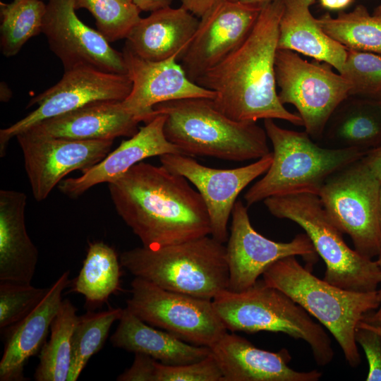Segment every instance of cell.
<instances>
[{
    "instance_id": "1",
    "label": "cell",
    "mask_w": 381,
    "mask_h": 381,
    "mask_svg": "<svg viewBox=\"0 0 381 381\" xmlns=\"http://www.w3.org/2000/svg\"><path fill=\"white\" fill-rule=\"evenodd\" d=\"M118 214L143 246L159 248L211 234L202 198L181 175L140 162L108 183Z\"/></svg>"
},
{
    "instance_id": "2",
    "label": "cell",
    "mask_w": 381,
    "mask_h": 381,
    "mask_svg": "<svg viewBox=\"0 0 381 381\" xmlns=\"http://www.w3.org/2000/svg\"><path fill=\"white\" fill-rule=\"evenodd\" d=\"M283 0L265 5L246 40L196 83L215 93L217 109L236 121L282 119L303 126L278 96L274 63Z\"/></svg>"
},
{
    "instance_id": "3",
    "label": "cell",
    "mask_w": 381,
    "mask_h": 381,
    "mask_svg": "<svg viewBox=\"0 0 381 381\" xmlns=\"http://www.w3.org/2000/svg\"><path fill=\"white\" fill-rule=\"evenodd\" d=\"M166 116L167 139L185 155L243 162L270 152L265 128L254 121H236L214 107L212 99L186 98L157 104Z\"/></svg>"
},
{
    "instance_id": "4",
    "label": "cell",
    "mask_w": 381,
    "mask_h": 381,
    "mask_svg": "<svg viewBox=\"0 0 381 381\" xmlns=\"http://www.w3.org/2000/svg\"><path fill=\"white\" fill-rule=\"evenodd\" d=\"M262 280L315 318L333 335L349 365H359L355 334L358 324L378 308L377 290L360 292L336 286L313 275L295 256L272 263L263 272Z\"/></svg>"
},
{
    "instance_id": "5",
    "label": "cell",
    "mask_w": 381,
    "mask_h": 381,
    "mask_svg": "<svg viewBox=\"0 0 381 381\" xmlns=\"http://www.w3.org/2000/svg\"><path fill=\"white\" fill-rule=\"evenodd\" d=\"M119 260L135 277L168 291L212 300L228 288L226 248L212 236L155 249L137 247Z\"/></svg>"
},
{
    "instance_id": "6",
    "label": "cell",
    "mask_w": 381,
    "mask_h": 381,
    "mask_svg": "<svg viewBox=\"0 0 381 381\" xmlns=\"http://www.w3.org/2000/svg\"><path fill=\"white\" fill-rule=\"evenodd\" d=\"M264 128L273 147V159L265 176L245 193L247 207L273 196L319 195L333 174L366 154L353 148L320 147L306 131L283 128L272 119H264Z\"/></svg>"
},
{
    "instance_id": "7",
    "label": "cell",
    "mask_w": 381,
    "mask_h": 381,
    "mask_svg": "<svg viewBox=\"0 0 381 381\" xmlns=\"http://www.w3.org/2000/svg\"><path fill=\"white\" fill-rule=\"evenodd\" d=\"M212 303L224 326L231 332L284 333L305 341L319 365H326L333 360L331 340L323 327L300 305L263 280H258L240 292L223 290L214 296Z\"/></svg>"
},
{
    "instance_id": "8",
    "label": "cell",
    "mask_w": 381,
    "mask_h": 381,
    "mask_svg": "<svg viewBox=\"0 0 381 381\" xmlns=\"http://www.w3.org/2000/svg\"><path fill=\"white\" fill-rule=\"evenodd\" d=\"M263 202L273 216L294 222L305 231L325 263V281L354 291L377 290L381 271L377 261L347 246L318 195L289 194L270 197Z\"/></svg>"
},
{
    "instance_id": "9",
    "label": "cell",
    "mask_w": 381,
    "mask_h": 381,
    "mask_svg": "<svg viewBox=\"0 0 381 381\" xmlns=\"http://www.w3.org/2000/svg\"><path fill=\"white\" fill-rule=\"evenodd\" d=\"M274 70L281 102L296 108L313 140L322 139L331 116L350 96L349 82L330 65L286 49H277Z\"/></svg>"
},
{
    "instance_id": "10",
    "label": "cell",
    "mask_w": 381,
    "mask_h": 381,
    "mask_svg": "<svg viewBox=\"0 0 381 381\" xmlns=\"http://www.w3.org/2000/svg\"><path fill=\"white\" fill-rule=\"evenodd\" d=\"M361 159L333 174L318 196L332 222L351 237L355 250L373 259L381 250V181Z\"/></svg>"
},
{
    "instance_id": "11",
    "label": "cell",
    "mask_w": 381,
    "mask_h": 381,
    "mask_svg": "<svg viewBox=\"0 0 381 381\" xmlns=\"http://www.w3.org/2000/svg\"><path fill=\"white\" fill-rule=\"evenodd\" d=\"M131 286L126 308L152 327L210 348L227 332L212 300L168 291L139 277Z\"/></svg>"
},
{
    "instance_id": "12",
    "label": "cell",
    "mask_w": 381,
    "mask_h": 381,
    "mask_svg": "<svg viewBox=\"0 0 381 381\" xmlns=\"http://www.w3.org/2000/svg\"><path fill=\"white\" fill-rule=\"evenodd\" d=\"M132 81L127 74L105 72L81 66L64 71L54 86L39 94L28 107L37 108L9 127L0 131V156L9 141L32 126L86 105L104 101H123L130 94Z\"/></svg>"
},
{
    "instance_id": "13",
    "label": "cell",
    "mask_w": 381,
    "mask_h": 381,
    "mask_svg": "<svg viewBox=\"0 0 381 381\" xmlns=\"http://www.w3.org/2000/svg\"><path fill=\"white\" fill-rule=\"evenodd\" d=\"M231 216L226 246L228 290L240 292L250 288L269 266L286 257L300 255L310 267L318 261V255L306 234H299L289 242L268 239L253 227L248 207L240 200L235 202Z\"/></svg>"
},
{
    "instance_id": "14",
    "label": "cell",
    "mask_w": 381,
    "mask_h": 381,
    "mask_svg": "<svg viewBox=\"0 0 381 381\" xmlns=\"http://www.w3.org/2000/svg\"><path fill=\"white\" fill-rule=\"evenodd\" d=\"M75 0H49L42 32L64 71L90 66L105 72L127 74L122 52L114 49L98 31L75 13Z\"/></svg>"
},
{
    "instance_id": "15",
    "label": "cell",
    "mask_w": 381,
    "mask_h": 381,
    "mask_svg": "<svg viewBox=\"0 0 381 381\" xmlns=\"http://www.w3.org/2000/svg\"><path fill=\"white\" fill-rule=\"evenodd\" d=\"M159 157L163 167L183 176L197 188L209 214L210 235L222 243L229 238L227 224L238 195L267 172L273 159L271 152L248 165L223 169L204 166L181 154H164Z\"/></svg>"
},
{
    "instance_id": "16",
    "label": "cell",
    "mask_w": 381,
    "mask_h": 381,
    "mask_svg": "<svg viewBox=\"0 0 381 381\" xmlns=\"http://www.w3.org/2000/svg\"><path fill=\"white\" fill-rule=\"evenodd\" d=\"M16 138L23 154L32 193L37 202L46 199L70 172H83L102 160L109 153L114 141L47 138L26 132Z\"/></svg>"
},
{
    "instance_id": "17",
    "label": "cell",
    "mask_w": 381,
    "mask_h": 381,
    "mask_svg": "<svg viewBox=\"0 0 381 381\" xmlns=\"http://www.w3.org/2000/svg\"><path fill=\"white\" fill-rule=\"evenodd\" d=\"M263 6L219 0L202 17L181 59L193 82L236 49L252 31Z\"/></svg>"
},
{
    "instance_id": "18",
    "label": "cell",
    "mask_w": 381,
    "mask_h": 381,
    "mask_svg": "<svg viewBox=\"0 0 381 381\" xmlns=\"http://www.w3.org/2000/svg\"><path fill=\"white\" fill-rule=\"evenodd\" d=\"M123 55L127 75L132 81L128 96L122 101L123 107L140 122L150 121L158 104L193 97L214 99L215 93L192 81L178 58L152 61L138 57L124 47Z\"/></svg>"
},
{
    "instance_id": "19",
    "label": "cell",
    "mask_w": 381,
    "mask_h": 381,
    "mask_svg": "<svg viewBox=\"0 0 381 381\" xmlns=\"http://www.w3.org/2000/svg\"><path fill=\"white\" fill-rule=\"evenodd\" d=\"M166 116L157 114L139 128L130 139L123 141L113 152L75 178L62 180L59 190L70 198H78L90 188L102 183H111L143 159L164 154H181L182 151L166 138Z\"/></svg>"
},
{
    "instance_id": "20",
    "label": "cell",
    "mask_w": 381,
    "mask_h": 381,
    "mask_svg": "<svg viewBox=\"0 0 381 381\" xmlns=\"http://www.w3.org/2000/svg\"><path fill=\"white\" fill-rule=\"evenodd\" d=\"M210 349L222 374L221 381H318L322 375L317 370L291 368L286 349H261L234 333L226 332Z\"/></svg>"
},
{
    "instance_id": "21",
    "label": "cell",
    "mask_w": 381,
    "mask_h": 381,
    "mask_svg": "<svg viewBox=\"0 0 381 381\" xmlns=\"http://www.w3.org/2000/svg\"><path fill=\"white\" fill-rule=\"evenodd\" d=\"M140 122L126 110L122 101H104L46 119L24 132L77 140H114L120 136L132 137L138 131Z\"/></svg>"
},
{
    "instance_id": "22",
    "label": "cell",
    "mask_w": 381,
    "mask_h": 381,
    "mask_svg": "<svg viewBox=\"0 0 381 381\" xmlns=\"http://www.w3.org/2000/svg\"><path fill=\"white\" fill-rule=\"evenodd\" d=\"M69 271L64 272L39 304L25 318L8 328L0 361L1 381L26 380L23 369L28 359L45 344L51 325L59 311L64 290L69 285Z\"/></svg>"
},
{
    "instance_id": "23",
    "label": "cell",
    "mask_w": 381,
    "mask_h": 381,
    "mask_svg": "<svg viewBox=\"0 0 381 381\" xmlns=\"http://www.w3.org/2000/svg\"><path fill=\"white\" fill-rule=\"evenodd\" d=\"M200 20L189 11L165 7L151 12L133 27L126 46L138 57L152 61L176 56L181 60L198 29Z\"/></svg>"
},
{
    "instance_id": "24",
    "label": "cell",
    "mask_w": 381,
    "mask_h": 381,
    "mask_svg": "<svg viewBox=\"0 0 381 381\" xmlns=\"http://www.w3.org/2000/svg\"><path fill=\"white\" fill-rule=\"evenodd\" d=\"M26 195L0 190V280L31 284L38 250L28 234Z\"/></svg>"
},
{
    "instance_id": "25",
    "label": "cell",
    "mask_w": 381,
    "mask_h": 381,
    "mask_svg": "<svg viewBox=\"0 0 381 381\" xmlns=\"http://www.w3.org/2000/svg\"><path fill=\"white\" fill-rule=\"evenodd\" d=\"M315 0H283L277 49L302 54L341 71L347 49L322 30L310 11Z\"/></svg>"
},
{
    "instance_id": "26",
    "label": "cell",
    "mask_w": 381,
    "mask_h": 381,
    "mask_svg": "<svg viewBox=\"0 0 381 381\" xmlns=\"http://www.w3.org/2000/svg\"><path fill=\"white\" fill-rule=\"evenodd\" d=\"M110 341L114 347L147 355L166 365L198 362L212 353L208 346L187 343L164 330L154 328L127 308H123Z\"/></svg>"
},
{
    "instance_id": "27",
    "label": "cell",
    "mask_w": 381,
    "mask_h": 381,
    "mask_svg": "<svg viewBox=\"0 0 381 381\" xmlns=\"http://www.w3.org/2000/svg\"><path fill=\"white\" fill-rule=\"evenodd\" d=\"M324 134L333 148L367 152L381 146V108L377 100L349 96L332 114Z\"/></svg>"
},
{
    "instance_id": "28",
    "label": "cell",
    "mask_w": 381,
    "mask_h": 381,
    "mask_svg": "<svg viewBox=\"0 0 381 381\" xmlns=\"http://www.w3.org/2000/svg\"><path fill=\"white\" fill-rule=\"evenodd\" d=\"M119 262L111 247L101 241L89 243L83 267L70 291L83 295L89 308L101 306L121 290Z\"/></svg>"
},
{
    "instance_id": "29",
    "label": "cell",
    "mask_w": 381,
    "mask_h": 381,
    "mask_svg": "<svg viewBox=\"0 0 381 381\" xmlns=\"http://www.w3.org/2000/svg\"><path fill=\"white\" fill-rule=\"evenodd\" d=\"M77 310L68 299H63L50 328V338L40 350V363L34 378L37 381H68L72 358V336Z\"/></svg>"
},
{
    "instance_id": "30",
    "label": "cell",
    "mask_w": 381,
    "mask_h": 381,
    "mask_svg": "<svg viewBox=\"0 0 381 381\" xmlns=\"http://www.w3.org/2000/svg\"><path fill=\"white\" fill-rule=\"evenodd\" d=\"M317 19L325 33L347 49L381 55V16L371 15L363 5L337 17L325 13Z\"/></svg>"
},
{
    "instance_id": "31",
    "label": "cell",
    "mask_w": 381,
    "mask_h": 381,
    "mask_svg": "<svg viewBox=\"0 0 381 381\" xmlns=\"http://www.w3.org/2000/svg\"><path fill=\"white\" fill-rule=\"evenodd\" d=\"M47 4L42 0L0 3V47L6 57L17 54L32 37L42 32Z\"/></svg>"
},
{
    "instance_id": "32",
    "label": "cell",
    "mask_w": 381,
    "mask_h": 381,
    "mask_svg": "<svg viewBox=\"0 0 381 381\" xmlns=\"http://www.w3.org/2000/svg\"><path fill=\"white\" fill-rule=\"evenodd\" d=\"M123 308L87 311L78 317L72 336V358L68 381H75L92 356L104 346L111 325L119 320Z\"/></svg>"
},
{
    "instance_id": "33",
    "label": "cell",
    "mask_w": 381,
    "mask_h": 381,
    "mask_svg": "<svg viewBox=\"0 0 381 381\" xmlns=\"http://www.w3.org/2000/svg\"><path fill=\"white\" fill-rule=\"evenodd\" d=\"M134 381H221V370L212 356L184 365H166L143 353H136L129 369Z\"/></svg>"
},
{
    "instance_id": "34",
    "label": "cell",
    "mask_w": 381,
    "mask_h": 381,
    "mask_svg": "<svg viewBox=\"0 0 381 381\" xmlns=\"http://www.w3.org/2000/svg\"><path fill=\"white\" fill-rule=\"evenodd\" d=\"M75 8H85L95 18L97 30L109 42L126 38L140 20V10L123 0H75Z\"/></svg>"
},
{
    "instance_id": "35",
    "label": "cell",
    "mask_w": 381,
    "mask_h": 381,
    "mask_svg": "<svg viewBox=\"0 0 381 381\" xmlns=\"http://www.w3.org/2000/svg\"><path fill=\"white\" fill-rule=\"evenodd\" d=\"M339 73L350 84V96L371 99L381 96V55L347 49Z\"/></svg>"
},
{
    "instance_id": "36",
    "label": "cell",
    "mask_w": 381,
    "mask_h": 381,
    "mask_svg": "<svg viewBox=\"0 0 381 381\" xmlns=\"http://www.w3.org/2000/svg\"><path fill=\"white\" fill-rule=\"evenodd\" d=\"M48 288L0 280V329L4 332L29 314L45 296Z\"/></svg>"
},
{
    "instance_id": "37",
    "label": "cell",
    "mask_w": 381,
    "mask_h": 381,
    "mask_svg": "<svg viewBox=\"0 0 381 381\" xmlns=\"http://www.w3.org/2000/svg\"><path fill=\"white\" fill-rule=\"evenodd\" d=\"M355 339L368 363L367 381H381V337L374 331L358 326Z\"/></svg>"
},
{
    "instance_id": "38",
    "label": "cell",
    "mask_w": 381,
    "mask_h": 381,
    "mask_svg": "<svg viewBox=\"0 0 381 381\" xmlns=\"http://www.w3.org/2000/svg\"><path fill=\"white\" fill-rule=\"evenodd\" d=\"M219 0H181V6L198 18L202 17Z\"/></svg>"
},
{
    "instance_id": "39",
    "label": "cell",
    "mask_w": 381,
    "mask_h": 381,
    "mask_svg": "<svg viewBox=\"0 0 381 381\" xmlns=\"http://www.w3.org/2000/svg\"><path fill=\"white\" fill-rule=\"evenodd\" d=\"M361 159L381 181V146L367 152Z\"/></svg>"
},
{
    "instance_id": "40",
    "label": "cell",
    "mask_w": 381,
    "mask_h": 381,
    "mask_svg": "<svg viewBox=\"0 0 381 381\" xmlns=\"http://www.w3.org/2000/svg\"><path fill=\"white\" fill-rule=\"evenodd\" d=\"M132 1L141 11L152 12L170 6L172 0H132Z\"/></svg>"
},
{
    "instance_id": "41",
    "label": "cell",
    "mask_w": 381,
    "mask_h": 381,
    "mask_svg": "<svg viewBox=\"0 0 381 381\" xmlns=\"http://www.w3.org/2000/svg\"><path fill=\"white\" fill-rule=\"evenodd\" d=\"M376 261L381 271V250L377 255V259L376 260ZM377 295L380 302L378 308L373 313H370V314H368L363 320L374 325H381V289L377 290Z\"/></svg>"
},
{
    "instance_id": "42",
    "label": "cell",
    "mask_w": 381,
    "mask_h": 381,
    "mask_svg": "<svg viewBox=\"0 0 381 381\" xmlns=\"http://www.w3.org/2000/svg\"><path fill=\"white\" fill-rule=\"evenodd\" d=\"M354 0H319L320 6L329 11H342L352 4Z\"/></svg>"
},
{
    "instance_id": "43",
    "label": "cell",
    "mask_w": 381,
    "mask_h": 381,
    "mask_svg": "<svg viewBox=\"0 0 381 381\" xmlns=\"http://www.w3.org/2000/svg\"><path fill=\"white\" fill-rule=\"evenodd\" d=\"M12 95V92L8 87L4 83H1V96L0 99L1 102H8Z\"/></svg>"
},
{
    "instance_id": "44",
    "label": "cell",
    "mask_w": 381,
    "mask_h": 381,
    "mask_svg": "<svg viewBox=\"0 0 381 381\" xmlns=\"http://www.w3.org/2000/svg\"><path fill=\"white\" fill-rule=\"evenodd\" d=\"M231 1L239 2L246 4H253L263 6L275 0H230Z\"/></svg>"
},
{
    "instance_id": "45",
    "label": "cell",
    "mask_w": 381,
    "mask_h": 381,
    "mask_svg": "<svg viewBox=\"0 0 381 381\" xmlns=\"http://www.w3.org/2000/svg\"><path fill=\"white\" fill-rule=\"evenodd\" d=\"M358 326L365 327L370 329L381 337V325H374L370 323H368L365 321H361Z\"/></svg>"
},
{
    "instance_id": "46",
    "label": "cell",
    "mask_w": 381,
    "mask_h": 381,
    "mask_svg": "<svg viewBox=\"0 0 381 381\" xmlns=\"http://www.w3.org/2000/svg\"><path fill=\"white\" fill-rule=\"evenodd\" d=\"M379 225H380V238H381V185H380V197H379Z\"/></svg>"
},
{
    "instance_id": "47",
    "label": "cell",
    "mask_w": 381,
    "mask_h": 381,
    "mask_svg": "<svg viewBox=\"0 0 381 381\" xmlns=\"http://www.w3.org/2000/svg\"><path fill=\"white\" fill-rule=\"evenodd\" d=\"M373 14L381 16V4L375 8Z\"/></svg>"
},
{
    "instance_id": "48",
    "label": "cell",
    "mask_w": 381,
    "mask_h": 381,
    "mask_svg": "<svg viewBox=\"0 0 381 381\" xmlns=\"http://www.w3.org/2000/svg\"><path fill=\"white\" fill-rule=\"evenodd\" d=\"M376 99L377 100L378 104H379V105H380V107L381 108V96L380 97L377 98Z\"/></svg>"
},
{
    "instance_id": "49",
    "label": "cell",
    "mask_w": 381,
    "mask_h": 381,
    "mask_svg": "<svg viewBox=\"0 0 381 381\" xmlns=\"http://www.w3.org/2000/svg\"><path fill=\"white\" fill-rule=\"evenodd\" d=\"M123 1H132V0H123ZM133 2V1H132Z\"/></svg>"
}]
</instances>
